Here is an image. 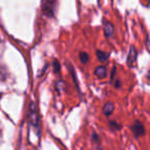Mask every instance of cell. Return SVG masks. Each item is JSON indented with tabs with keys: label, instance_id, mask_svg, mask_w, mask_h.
I'll list each match as a JSON object with an SVG mask.
<instances>
[{
	"label": "cell",
	"instance_id": "obj_1",
	"mask_svg": "<svg viewBox=\"0 0 150 150\" xmlns=\"http://www.w3.org/2000/svg\"><path fill=\"white\" fill-rule=\"evenodd\" d=\"M30 118H31V122L34 125V127L36 129L37 133H40V122H39V116H38V112L36 110L35 106L33 103H31L30 105Z\"/></svg>",
	"mask_w": 150,
	"mask_h": 150
},
{
	"label": "cell",
	"instance_id": "obj_2",
	"mask_svg": "<svg viewBox=\"0 0 150 150\" xmlns=\"http://www.w3.org/2000/svg\"><path fill=\"white\" fill-rule=\"evenodd\" d=\"M131 129L136 138L142 137V136H144V134H145V127H144L143 123L140 122V121L134 122V125H132V127H131Z\"/></svg>",
	"mask_w": 150,
	"mask_h": 150
},
{
	"label": "cell",
	"instance_id": "obj_3",
	"mask_svg": "<svg viewBox=\"0 0 150 150\" xmlns=\"http://www.w3.org/2000/svg\"><path fill=\"white\" fill-rule=\"evenodd\" d=\"M136 59H137V52H136V48L132 46L129 52V57H127V65L129 67L134 66V64L136 62Z\"/></svg>",
	"mask_w": 150,
	"mask_h": 150
},
{
	"label": "cell",
	"instance_id": "obj_4",
	"mask_svg": "<svg viewBox=\"0 0 150 150\" xmlns=\"http://www.w3.org/2000/svg\"><path fill=\"white\" fill-rule=\"evenodd\" d=\"M95 75L97 77L103 79L107 76V68L105 66H99L95 69Z\"/></svg>",
	"mask_w": 150,
	"mask_h": 150
},
{
	"label": "cell",
	"instance_id": "obj_5",
	"mask_svg": "<svg viewBox=\"0 0 150 150\" xmlns=\"http://www.w3.org/2000/svg\"><path fill=\"white\" fill-rule=\"evenodd\" d=\"M113 110H114V106H113L112 103H106L105 106L103 107V113H104L106 116H109V115L112 114Z\"/></svg>",
	"mask_w": 150,
	"mask_h": 150
},
{
	"label": "cell",
	"instance_id": "obj_6",
	"mask_svg": "<svg viewBox=\"0 0 150 150\" xmlns=\"http://www.w3.org/2000/svg\"><path fill=\"white\" fill-rule=\"evenodd\" d=\"M104 29H105V34L106 36H111L113 33V26L111 23H105L104 26Z\"/></svg>",
	"mask_w": 150,
	"mask_h": 150
},
{
	"label": "cell",
	"instance_id": "obj_7",
	"mask_svg": "<svg viewBox=\"0 0 150 150\" xmlns=\"http://www.w3.org/2000/svg\"><path fill=\"white\" fill-rule=\"evenodd\" d=\"M97 56H98V59L101 61V62H106V61L109 59V54H107V52H100V50L97 52Z\"/></svg>",
	"mask_w": 150,
	"mask_h": 150
},
{
	"label": "cell",
	"instance_id": "obj_8",
	"mask_svg": "<svg viewBox=\"0 0 150 150\" xmlns=\"http://www.w3.org/2000/svg\"><path fill=\"white\" fill-rule=\"evenodd\" d=\"M80 61H81L82 64H86V63H88V54H86V52H80Z\"/></svg>",
	"mask_w": 150,
	"mask_h": 150
},
{
	"label": "cell",
	"instance_id": "obj_9",
	"mask_svg": "<svg viewBox=\"0 0 150 150\" xmlns=\"http://www.w3.org/2000/svg\"><path fill=\"white\" fill-rule=\"evenodd\" d=\"M110 125H113L112 127H114L115 129H120V127H119V125H117V123L113 122V121H111V122H110Z\"/></svg>",
	"mask_w": 150,
	"mask_h": 150
}]
</instances>
